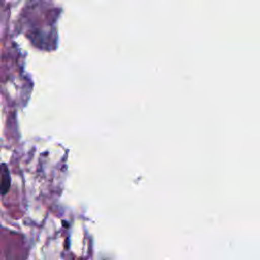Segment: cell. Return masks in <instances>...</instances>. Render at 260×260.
Returning a JSON list of instances; mask_svg holds the SVG:
<instances>
[{"label":"cell","instance_id":"1","mask_svg":"<svg viewBox=\"0 0 260 260\" xmlns=\"http://www.w3.org/2000/svg\"><path fill=\"white\" fill-rule=\"evenodd\" d=\"M2 167H3V171H2L1 180H0V194L5 195L10 188V175L7 167L5 165Z\"/></svg>","mask_w":260,"mask_h":260}]
</instances>
